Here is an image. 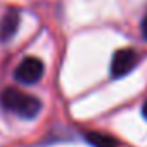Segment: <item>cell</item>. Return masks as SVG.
<instances>
[{
    "instance_id": "5b68a950",
    "label": "cell",
    "mask_w": 147,
    "mask_h": 147,
    "mask_svg": "<svg viewBox=\"0 0 147 147\" xmlns=\"http://www.w3.org/2000/svg\"><path fill=\"white\" fill-rule=\"evenodd\" d=\"M87 142L92 144L94 147H118V140L107 133H100V131H90L85 135Z\"/></svg>"
},
{
    "instance_id": "8992f818",
    "label": "cell",
    "mask_w": 147,
    "mask_h": 147,
    "mask_svg": "<svg viewBox=\"0 0 147 147\" xmlns=\"http://www.w3.org/2000/svg\"><path fill=\"white\" fill-rule=\"evenodd\" d=\"M140 30H142V35H144V38L147 40V16L142 19V24H140Z\"/></svg>"
},
{
    "instance_id": "277c9868",
    "label": "cell",
    "mask_w": 147,
    "mask_h": 147,
    "mask_svg": "<svg viewBox=\"0 0 147 147\" xmlns=\"http://www.w3.org/2000/svg\"><path fill=\"white\" fill-rule=\"evenodd\" d=\"M19 28V14L18 11H9L2 19H0V40L7 42L11 40Z\"/></svg>"
},
{
    "instance_id": "6da1fadb",
    "label": "cell",
    "mask_w": 147,
    "mask_h": 147,
    "mask_svg": "<svg viewBox=\"0 0 147 147\" xmlns=\"http://www.w3.org/2000/svg\"><path fill=\"white\" fill-rule=\"evenodd\" d=\"M0 104L5 111L26 119H33L42 109V102L35 95L24 94L18 88H5L0 94Z\"/></svg>"
},
{
    "instance_id": "3957f363",
    "label": "cell",
    "mask_w": 147,
    "mask_h": 147,
    "mask_svg": "<svg viewBox=\"0 0 147 147\" xmlns=\"http://www.w3.org/2000/svg\"><path fill=\"white\" fill-rule=\"evenodd\" d=\"M138 62V54L133 49H119L114 52L113 61H111V76L113 78H121L137 66Z\"/></svg>"
},
{
    "instance_id": "7a4b0ae2",
    "label": "cell",
    "mask_w": 147,
    "mask_h": 147,
    "mask_svg": "<svg viewBox=\"0 0 147 147\" xmlns=\"http://www.w3.org/2000/svg\"><path fill=\"white\" fill-rule=\"evenodd\" d=\"M43 71H45V66H43V62H42L38 57H26V59H23L21 64L16 67L14 78H16L19 83L33 85V83H36V82L43 76Z\"/></svg>"
},
{
    "instance_id": "52a82bcc",
    "label": "cell",
    "mask_w": 147,
    "mask_h": 147,
    "mask_svg": "<svg viewBox=\"0 0 147 147\" xmlns=\"http://www.w3.org/2000/svg\"><path fill=\"white\" fill-rule=\"evenodd\" d=\"M142 114H144V118L147 119V100L144 102V106H142Z\"/></svg>"
}]
</instances>
